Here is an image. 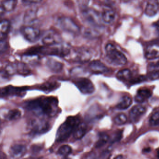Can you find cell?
<instances>
[{"label":"cell","mask_w":159,"mask_h":159,"mask_svg":"<svg viewBox=\"0 0 159 159\" xmlns=\"http://www.w3.org/2000/svg\"><path fill=\"white\" fill-rule=\"evenodd\" d=\"M58 100L53 96H44L25 102L23 107L37 116H55L59 112Z\"/></svg>","instance_id":"6da1fadb"},{"label":"cell","mask_w":159,"mask_h":159,"mask_svg":"<svg viewBox=\"0 0 159 159\" xmlns=\"http://www.w3.org/2000/svg\"><path fill=\"white\" fill-rule=\"evenodd\" d=\"M70 50L67 48L64 47H36L30 48L24 53L27 57L38 56L40 55L55 56L64 57L70 54Z\"/></svg>","instance_id":"7a4b0ae2"},{"label":"cell","mask_w":159,"mask_h":159,"mask_svg":"<svg viewBox=\"0 0 159 159\" xmlns=\"http://www.w3.org/2000/svg\"><path fill=\"white\" fill-rule=\"evenodd\" d=\"M80 122V117L78 116L67 117L58 129L56 134L57 141L62 142L68 139Z\"/></svg>","instance_id":"3957f363"},{"label":"cell","mask_w":159,"mask_h":159,"mask_svg":"<svg viewBox=\"0 0 159 159\" xmlns=\"http://www.w3.org/2000/svg\"><path fill=\"white\" fill-rule=\"evenodd\" d=\"M106 57L112 64L117 66L125 65L128 61L126 56L116 47L111 43H108L105 47Z\"/></svg>","instance_id":"277c9868"},{"label":"cell","mask_w":159,"mask_h":159,"mask_svg":"<svg viewBox=\"0 0 159 159\" xmlns=\"http://www.w3.org/2000/svg\"><path fill=\"white\" fill-rule=\"evenodd\" d=\"M74 84L84 94H90L95 91V87L90 80L86 77H79L74 80Z\"/></svg>","instance_id":"5b68a950"},{"label":"cell","mask_w":159,"mask_h":159,"mask_svg":"<svg viewBox=\"0 0 159 159\" xmlns=\"http://www.w3.org/2000/svg\"><path fill=\"white\" fill-rule=\"evenodd\" d=\"M28 87H14L13 86H7L2 88L1 89V97H9V96H17L22 97L25 95L28 90Z\"/></svg>","instance_id":"8992f818"},{"label":"cell","mask_w":159,"mask_h":159,"mask_svg":"<svg viewBox=\"0 0 159 159\" xmlns=\"http://www.w3.org/2000/svg\"><path fill=\"white\" fill-rule=\"evenodd\" d=\"M58 25L63 30L73 34H77L80 31L79 27L71 19L67 17H63L59 19Z\"/></svg>","instance_id":"52a82bcc"},{"label":"cell","mask_w":159,"mask_h":159,"mask_svg":"<svg viewBox=\"0 0 159 159\" xmlns=\"http://www.w3.org/2000/svg\"><path fill=\"white\" fill-rule=\"evenodd\" d=\"M21 32L24 38L30 43H35L40 38L39 29L32 26H26L21 29Z\"/></svg>","instance_id":"ba28073f"},{"label":"cell","mask_w":159,"mask_h":159,"mask_svg":"<svg viewBox=\"0 0 159 159\" xmlns=\"http://www.w3.org/2000/svg\"><path fill=\"white\" fill-rule=\"evenodd\" d=\"M90 70L95 74H103L108 72V69L103 63L98 60H94L90 63Z\"/></svg>","instance_id":"9c48e42d"},{"label":"cell","mask_w":159,"mask_h":159,"mask_svg":"<svg viewBox=\"0 0 159 159\" xmlns=\"http://www.w3.org/2000/svg\"><path fill=\"white\" fill-rule=\"evenodd\" d=\"M27 149L25 146L16 144L12 146L9 149V154L11 158L14 159L21 158L26 154Z\"/></svg>","instance_id":"30bf717a"},{"label":"cell","mask_w":159,"mask_h":159,"mask_svg":"<svg viewBox=\"0 0 159 159\" xmlns=\"http://www.w3.org/2000/svg\"><path fill=\"white\" fill-rule=\"evenodd\" d=\"M146 108L141 105L134 106L129 112V118L132 122H136L145 113Z\"/></svg>","instance_id":"8fae6325"},{"label":"cell","mask_w":159,"mask_h":159,"mask_svg":"<svg viewBox=\"0 0 159 159\" xmlns=\"http://www.w3.org/2000/svg\"><path fill=\"white\" fill-rule=\"evenodd\" d=\"M159 10V3L158 0H148L146 7L145 13L149 17L156 16Z\"/></svg>","instance_id":"7c38bea8"},{"label":"cell","mask_w":159,"mask_h":159,"mask_svg":"<svg viewBox=\"0 0 159 159\" xmlns=\"http://www.w3.org/2000/svg\"><path fill=\"white\" fill-rule=\"evenodd\" d=\"M32 131L35 133L45 132L49 129V124L43 120H35L32 124Z\"/></svg>","instance_id":"4fadbf2b"},{"label":"cell","mask_w":159,"mask_h":159,"mask_svg":"<svg viewBox=\"0 0 159 159\" xmlns=\"http://www.w3.org/2000/svg\"><path fill=\"white\" fill-rule=\"evenodd\" d=\"M60 85V84L57 81H48L41 85H38L36 89L46 93H49L58 89Z\"/></svg>","instance_id":"5bb4252c"},{"label":"cell","mask_w":159,"mask_h":159,"mask_svg":"<svg viewBox=\"0 0 159 159\" xmlns=\"http://www.w3.org/2000/svg\"><path fill=\"white\" fill-rule=\"evenodd\" d=\"M152 95L149 89H139L135 96V101L138 103H143L149 99Z\"/></svg>","instance_id":"9a60e30c"},{"label":"cell","mask_w":159,"mask_h":159,"mask_svg":"<svg viewBox=\"0 0 159 159\" xmlns=\"http://www.w3.org/2000/svg\"><path fill=\"white\" fill-rule=\"evenodd\" d=\"M145 57L148 60H154L159 58V45L153 44L147 48Z\"/></svg>","instance_id":"2e32d148"},{"label":"cell","mask_w":159,"mask_h":159,"mask_svg":"<svg viewBox=\"0 0 159 159\" xmlns=\"http://www.w3.org/2000/svg\"><path fill=\"white\" fill-rule=\"evenodd\" d=\"M75 53L76 60L79 62L87 61L90 59V53L86 48H79L76 51Z\"/></svg>","instance_id":"e0dca14e"},{"label":"cell","mask_w":159,"mask_h":159,"mask_svg":"<svg viewBox=\"0 0 159 159\" xmlns=\"http://www.w3.org/2000/svg\"><path fill=\"white\" fill-rule=\"evenodd\" d=\"M46 65L53 72H60L63 68V64L61 62L52 59H49L47 61Z\"/></svg>","instance_id":"ac0fdd59"},{"label":"cell","mask_w":159,"mask_h":159,"mask_svg":"<svg viewBox=\"0 0 159 159\" xmlns=\"http://www.w3.org/2000/svg\"><path fill=\"white\" fill-rule=\"evenodd\" d=\"M85 17L89 21L97 25L100 22V17L99 14L96 11L93 10H86L85 11Z\"/></svg>","instance_id":"d6986e66"},{"label":"cell","mask_w":159,"mask_h":159,"mask_svg":"<svg viewBox=\"0 0 159 159\" xmlns=\"http://www.w3.org/2000/svg\"><path fill=\"white\" fill-rule=\"evenodd\" d=\"M87 127L86 123L80 122L76 128L73 132V136L75 139H80L82 138L87 132Z\"/></svg>","instance_id":"ffe728a7"},{"label":"cell","mask_w":159,"mask_h":159,"mask_svg":"<svg viewBox=\"0 0 159 159\" xmlns=\"http://www.w3.org/2000/svg\"><path fill=\"white\" fill-rule=\"evenodd\" d=\"M115 13L112 9L105 10L102 14L101 18L103 21L107 24L112 23L115 20Z\"/></svg>","instance_id":"44dd1931"},{"label":"cell","mask_w":159,"mask_h":159,"mask_svg":"<svg viewBox=\"0 0 159 159\" xmlns=\"http://www.w3.org/2000/svg\"><path fill=\"white\" fill-rule=\"evenodd\" d=\"M17 0H3L2 2V7L6 12L13 11L16 7Z\"/></svg>","instance_id":"7402d4cb"},{"label":"cell","mask_w":159,"mask_h":159,"mask_svg":"<svg viewBox=\"0 0 159 159\" xmlns=\"http://www.w3.org/2000/svg\"><path fill=\"white\" fill-rule=\"evenodd\" d=\"M132 103L131 98L129 95H125L122 97L119 102L117 105V108L120 110H124L129 108Z\"/></svg>","instance_id":"603a6c76"},{"label":"cell","mask_w":159,"mask_h":159,"mask_svg":"<svg viewBox=\"0 0 159 159\" xmlns=\"http://www.w3.org/2000/svg\"><path fill=\"white\" fill-rule=\"evenodd\" d=\"M57 37L52 34H49L44 36L42 39V43L47 46L54 45L58 43V40Z\"/></svg>","instance_id":"cb8c5ba5"},{"label":"cell","mask_w":159,"mask_h":159,"mask_svg":"<svg viewBox=\"0 0 159 159\" xmlns=\"http://www.w3.org/2000/svg\"><path fill=\"white\" fill-rule=\"evenodd\" d=\"M21 115V112L19 109H11L6 114L5 118L8 120H15L20 118Z\"/></svg>","instance_id":"d4e9b609"},{"label":"cell","mask_w":159,"mask_h":159,"mask_svg":"<svg viewBox=\"0 0 159 159\" xmlns=\"http://www.w3.org/2000/svg\"><path fill=\"white\" fill-rule=\"evenodd\" d=\"M10 28V22L7 20H3L0 24L1 39L6 36L9 32Z\"/></svg>","instance_id":"484cf974"},{"label":"cell","mask_w":159,"mask_h":159,"mask_svg":"<svg viewBox=\"0 0 159 159\" xmlns=\"http://www.w3.org/2000/svg\"><path fill=\"white\" fill-rule=\"evenodd\" d=\"M118 79L122 81H127L132 77L131 72L129 69H124L118 72L117 74Z\"/></svg>","instance_id":"4316f807"},{"label":"cell","mask_w":159,"mask_h":159,"mask_svg":"<svg viewBox=\"0 0 159 159\" xmlns=\"http://www.w3.org/2000/svg\"><path fill=\"white\" fill-rule=\"evenodd\" d=\"M128 117L124 114H119L114 119V122L116 125H124L127 123Z\"/></svg>","instance_id":"83f0119b"},{"label":"cell","mask_w":159,"mask_h":159,"mask_svg":"<svg viewBox=\"0 0 159 159\" xmlns=\"http://www.w3.org/2000/svg\"><path fill=\"white\" fill-rule=\"evenodd\" d=\"M109 139V136L107 134H102L95 145L96 148H100L104 146L107 143Z\"/></svg>","instance_id":"f1b7e54d"},{"label":"cell","mask_w":159,"mask_h":159,"mask_svg":"<svg viewBox=\"0 0 159 159\" xmlns=\"http://www.w3.org/2000/svg\"><path fill=\"white\" fill-rule=\"evenodd\" d=\"M72 152V149L71 147L68 145H64L62 146L58 150V153L61 156H67L70 155Z\"/></svg>","instance_id":"f546056e"},{"label":"cell","mask_w":159,"mask_h":159,"mask_svg":"<svg viewBox=\"0 0 159 159\" xmlns=\"http://www.w3.org/2000/svg\"><path fill=\"white\" fill-rule=\"evenodd\" d=\"M149 124L151 126H157L159 125V112L153 114L149 119Z\"/></svg>","instance_id":"4dcf8cb0"},{"label":"cell","mask_w":159,"mask_h":159,"mask_svg":"<svg viewBox=\"0 0 159 159\" xmlns=\"http://www.w3.org/2000/svg\"><path fill=\"white\" fill-rule=\"evenodd\" d=\"M35 19V15L34 10H30L25 14L24 20L26 23H30L34 21Z\"/></svg>","instance_id":"1f68e13d"},{"label":"cell","mask_w":159,"mask_h":159,"mask_svg":"<svg viewBox=\"0 0 159 159\" xmlns=\"http://www.w3.org/2000/svg\"><path fill=\"white\" fill-rule=\"evenodd\" d=\"M149 78L151 80H156L159 78V70L150 72L148 75Z\"/></svg>","instance_id":"d6a6232c"},{"label":"cell","mask_w":159,"mask_h":159,"mask_svg":"<svg viewBox=\"0 0 159 159\" xmlns=\"http://www.w3.org/2000/svg\"><path fill=\"white\" fill-rule=\"evenodd\" d=\"M77 2L80 7L86 9V7L88 4L89 0H77Z\"/></svg>","instance_id":"836d02e7"},{"label":"cell","mask_w":159,"mask_h":159,"mask_svg":"<svg viewBox=\"0 0 159 159\" xmlns=\"http://www.w3.org/2000/svg\"><path fill=\"white\" fill-rule=\"evenodd\" d=\"M42 0H22L23 3L26 5L32 4H37L42 2Z\"/></svg>","instance_id":"e575fe53"},{"label":"cell","mask_w":159,"mask_h":159,"mask_svg":"<svg viewBox=\"0 0 159 159\" xmlns=\"http://www.w3.org/2000/svg\"><path fill=\"white\" fill-rule=\"evenodd\" d=\"M7 48V43L4 41L1 40V53H2L3 52H4L6 49Z\"/></svg>","instance_id":"d590c367"},{"label":"cell","mask_w":159,"mask_h":159,"mask_svg":"<svg viewBox=\"0 0 159 159\" xmlns=\"http://www.w3.org/2000/svg\"><path fill=\"white\" fill-rule=\"evenodd\" d=\"M149 70H150V72L159 71V62H158V63H156V64H152V65H150Z\"/></svg>","instance_id":"8d00e7d4"},{"label":"cell","mask_w":159,"mask_h":159,"mask_svg":"<svg viewBox=\"0 0 159 159\" xmlns=\"http://www.w3.org/2000/svg\"><path fill=\"white\" fill-rule=\"evenodd\" d=\"M114 159H125V158L122 155H119L116 156Z\"/></svg>","instance_id":"74e56055"},{"label":"cell","mask_w":159,"mask_h":159,"mask_svg":"<svg viewBox=\"0 0 159 159\" xmlns=\"http://www.w3.org/2000/svg\"><path fill=\"white\" fill-rule=\"evenodd\" d=\"M120 1L124 3H128L129 2H131L133 0H120Z\"/></svg>","instance_id":"f35d334b"},{"label":"cell","mask_w":159,"mask_h":159,"mask_svg":"<svg viewBox=\"0 0 159 159\" xmlns=\"http://www.w3.org/2000/svg\"><path fill=\"white\" fill-rule=\"evenodd\" d=\"M157 156L159 158V148L157 150Z\"/></svg>","instance_id":"ab89813d"},{"label":"cell","mask_w":159,"mask_h":159,"mask_svg":"<svg viewBox=\"0 0 159 159\" xmlns=\"http://www.w3.org/2000/svg\"><path fill=\"white\" fill-rule=\"evenodd\" d=\"M158 32L159 33V26H158Z\"/></svg>","instance_id":"60d3db41"}]
</instances>
